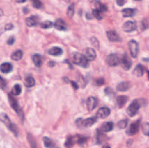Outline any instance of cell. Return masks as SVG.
Instances as JSON below:
<instances>
[{
	"mask_svg": "<svg viewBox=\"0 0 149 148\" xmlns=\"http://www.w3.org/2000/svg\"><path fill=\"white\" fill-rule=\"evenodd\" d=\"M23 11L24 12V13H27L28 12V10H27V8H24L23 10Z\"/></svg>",
	"mask_w": 149,
	"mask_h": 148,
	"instance_id": "obj_53",
	"label": "cell"
},
{
	"mask_svg": "<svg viewBox=\"0 0 149 148\" xmlns=\"http://www.w3.org/2000/svg\"><path fill=\"white\" fill-rule=\"evenodd\" d=\"M142 131L144 135L149 136V123L146 122L142 126Z\"/></svg>",
	"mask_w": 149,
	"mask_h": 148,
	"instance_id": "obj_37",
	"label": "cell"
},
{
	"mask_svg": "<svg viewBox=\"0 0 149 148\" xmlns=\"http://www.w3.org/2000/svg\"><path fill=\"white\" fill-rule=\"evenodd\" d=\"M75 143H77L76 136H70L67 138L66 141H65V147L66 148H71Z\"/></svg>",
	"mask_w": 149,
	"mask_h": 148,
	"instance_id": "obj_23",
	"label": "cell"
},
{
	"mask_svg": "<svg viewBox=\"0 0 149 148\" xmlns=\"http://www.w3.org/2000/svg\"><path fill=\"white\" fill-rule=\"evenodd\" d=\"M149 27V20L148 19H143L141 22V29L142 30H145L148 29Z\"/></svg>",
	"mask_w": 149,
	"mask_h": 148,
	"instance_id": "obj_38",
	"label": "cell"
},
{
	"mask_svg": "<svg viewBox=\"0 0 149 148\" xmlns=\"http://www.w3.org/2000/svg\"><path fill=\"white\" fill-rule=\"evenodd\" d=\"M140 107H141V104H140L138 100H134V101H132V103L128 106L127 109V113L128 115L130 116V117H133V116H135V115L138 113Z\"/></svg>",
	"mask_w": 149,
	"mask_h": 148,
	"instance_id": "obj_4",
	"label": "cell"
},
{
	"mask_svg": "<svg viewBox=\"0 0 149 148\" xmlns=\"http://www.w3.org/2000/svg\"><path fill=\"white\" fill-rule=\"evenodd\" d=\"M121 63H122V66L125 71H128L130 69L131 66H132V61L130 59L129 57L127 56V54H124L122 56V60H121Z\"/></svg>",
	"mask_w": 149,
	"mask_h": 148,
	"instance_id": "obj_11",
	"label": "cell"
},
{
	"mask_svg": "<svg viewBox=\"0 0 149 148\" xmlns=\"http://www.w3.org/2000/svg\"><path fill=\"white\" fill-rule=\"evenodd\" d=\"M32 60H33V64L37 68H40L43 63V58L39 54H35L32 57Z\"/></svg>",
	"mask_w": 149,
	"mask_h": 148,
	"instance_id": "obj_17",
	"label": "cell"
},
{
	"mask_svg": "<svg viewBox=\"0 0 149 148\" xmlns=\"http://www.w3.org/2000/svg\"><path fill=\"white\" fill-rule=\"evenodd\" d=\"M27 138H28V141H29V144L31 145V148H37L36 142V141H35V139H33V136H32V135L30 134V133H28Z\"/></svg>",
	"mask_w": 149,
	"mask_h": 148,
	"instance_id": "obj_33",
	"label": "cell"
},
{
	"mask_svg": "<svg viewBox=\"0 0 149 148\" xmlns=\"http://www.w3.org/2000/svg\"><path fill=\"white\" fill-rule=\"evenodd\" d=\"M76 139H77V143L79 145H83L87 141L88 138L87 136H81V135H76Z\"/></svg>",
	"mask_w": 149,
	"mask_h": 148,
	"instance_id": "obj_32",
	"label": "cell"
},
{
	"mask_svg": "<svg viewBox=\"0 0 149 148\" xmlns=\"http://www.w3.org/2000/svg\"><path fill=\"white\" fill-rule=\"evenodd\" d=\"M137 29V24L134 21H127L122 26V30L127 33H130V32L134 31Z\"/></svg>",
	"mask_w": 149,
	"mask_h": 148,
	"instance_id": "obj_8",
	"label": "cell"
},
{
	"mask_svg": "<svg viewBox=\"0 0 149 148\" xmlns=\"http://www.w3.org/2000/svg\"><path fill=\"white\" fill-rule=\"evenodd\" d=\"M47 53L52 56H60L63 54V49L58 46H54L47 51Z\"/></svg>",
	"mask_w": 149,
	"mask_h": 148,
	"instance_id": "obj_19",
	"label": "cell"
},
{
	"mask_svg": "<svg viewBox=\"0 0 149 148\" xmlns=\"http://www.w3.org/2000/svg\"><path fill=\"white\" fill-rule=\"evenodd\" d=\"M55 65V62H53V61H50V62L48 63V65H49V67H54Z\"/></svg>",
	"mask_w": 149,
	"mask_h": 148,
	"instance_id": "obj_50",
	"label": "cell"
},
{
	"mask_svg": "<svg viewBox=\"0 0 149 148\" xmlns=\"http://www.w3.org/2000/svg\"><path fill=\"white\" fill-rule=\"evenodd\" d=\"M73 62L74 64L82 67L84 68H87L89 66V62L87 58L84 55H81L78 52H74L72 55Z\"/></svg>",
	"mask_w": 149,
	"mask_h": 148,
	"instance_id": "obj_1",
	"label": "cell"
},
{
	"mask_svg": "<svg viewBox=\"0 0 149 148\" xmlns=\"http://www.w3.org/2000/svg\"><path fill=\"white\" fill-rule=\"evenodd\" d=\"M39 20V19L37 16L32 15L26 19V24L29 27H33V26H37Z\"/></svg>",
	"mask_w": 149,
	"mask_h": 148,
	"instance_id": "obj_13",
	"label": "cell"
},
{
	"mask_svg": "<svg viewBox=\"0 0 149 148\" xmlns=\"http://www.w3.org/2000/svg\"><path fill=\"white\" fill-rule=\"evenodd\" d=\"M55 28L58 30H66V24L64 22L63 20H62L61 18L56 19L55 22Z\"/></svg>",
	"mask_w": 149,
	"mask_h": 148,
	"instance_id": "obj_16",
	"label": "cell"
},
{
	"mask_svg": "<svg viewBox=\"0 0 149 148\" xmlns=\"http://www.w3.org/2000/svg\"><path fill=\"white\" fill-rule=\"evenodd\" d=\"M135 10L132 8H125L122 10V14L124 17H131L135 15Z\"/></svg>",
	"mask_w": 149,
	"mask_h": 148,
	"instance_id": "obj_26",
	"label": "cell"
},
{
	"mask_svg": "<svg viewBox=\"0 0 149 148\" xmlns=\"http://www.w3.org/2000/svg\"><path fill=\"white\" fill-rule=\"evenodd\" d=\"M140 124H141V120H137L136 121L132 123L126 131V133L129 136H133V135L136 134L138 131H139L140 129Z\"/></svg>",
	"mask_w": 149,
	"mask_h": 148,
	"instance_id": "obj_7",
	"label": "cell"
},
{
	"mask_svg": "<svg viewBox=\"0 0 149 148\" xmlns=\"http://www.w3.org/2000/svg\"><path fill=\"white\" fill-rule=\"evenodd\" d=\"M86 16H87V18H88V19H92V17H90V14H87V15H86Z\"/></svg>",
	"mask_w": 149,
	"mask_h": 148,
	"instance_id": "obj_52",
	"label": "cell"
},
{
	"mask_svg": "<svg viewBox=\"0 0 149 148\" xmlns=\"http://www.w3.org/2000/svg\"><path fill=\"white\" fill-rule=\"evenodd\" d=\"M8 100L9 102H10V106L12 107V108L15 110L16 113L18 115L19 117L21 118V120H23L24 118V115H23V112L22 110L21 107L19 105L18 102H17V100L11 95V94H8Z\"/></svg>",
	"mask_w": 149,
	"mask_h": 148,
	"instance_id": "obj_3",
	"label": "cell"
},
{
	"mask_svg": "<svg viewBox=\"0 0 149 148\" xmlns=\"http://www.w3.org/2000/svg\"><path fill=\"white\" fill-rule=\"evenodd\" d=\"M95 6L96 7V10H100L101 12H106L108 10V7L105 4H102L100 1H97L95 3Z\"/></svg>",
	"mask_w": 149,
	"mask_h": 148,
	"instance_id": "obj_31",
	"label": "cell"
},
{
	"mask_svg": "<svg viewBox=\"0 0 149 148\" xmlns=\"http://www.w3.org/2000/svg\"><path fill=\"white\" fill-rule=\"evenodd\" d=\"M105 139H106V136L103 134V132L101 130H97V133H96L95 136V140L97 144H102L104 142Z\"/></svg>",
	"mask_w": 149,
	"mask_h": 148,
	"instance_id": "obj_25",
	"label": "cell"
},
{
	"mask_svg": "<svg viewBox=\"0 0 149 148\" xmlns=\"http://www.w3.org/2000/svg\"><path fill=\"white\" fill-rule=\"evenodd\" d=\"M97 105V100L95 97H88L87 100V107L89 111H93Z\"/></svg>",
	"mask_w": 149,
	"mask_h": 148,
	"instance_id": "obj_12",
	"label": "cell"
},
{
	"mask_svg": "<svg viewBox=\"0 0 149 148\" xmlns=\"http://www.w3.org/2000/svg\"><path fill=\"white\" fill-rule=\"evenodd\" d=\"M135 1H141V0H135Z\"/></svg>",
	"mask_w": 149,
	"mask_h": 148,
	"instance_id": "obj_56",
	"label": "cell"
},
{
	"mask_svg": "<svg viewBox=\"0 0 149 148\" xmlns=\"http://www.w3.org/2000/svg\"><path fill=\"white\" fill-rule=\"evenodd\" d=\"M22 91V88L20 84H15V85L13 86V89L11 91V94L14 96H17L21 93Z\"/></svg>",
	"mask_w": 149,
	"mask_h": 148,
	"instance_id": "obj_29",
	"label": "cell"
},
{
	"mask_svg": "<svg viewBox=\"0 0 149 148\" xmlns=\"http://www.w3.org/2000/svg\"><path fill=\"white\" fill-rule=\"evenodd\" d=\"M23 55V52H22L20 49H18V50H16L15 52H13V53L11 55V57H11V59H13V60L18 61L22 59Z\"/></svg>",
	"mask_w": 149,
	"mask_h": 148,
	"instance_id": "obj_27",
	"label": "cell"
},
{
	"mask_svg": "<svg viewBox=\"0 0 149 148\" xmlns=\"http://www.w3.org/2000/svg\"><path fill=\"white\" fill-rule=\"evenodd\" d=\"M52 26H53V23L49 20H45L40 24V27L43 29H49L52 28Z\"/></svg>",
	"mask_w": 149,
	"mask_h": 148,
	"instance_id": "obj_34",
	"label": "cell"
},
{
	"mask_svg": "<svg viewBox=\"0 0 149 148\" xmlns=\"http://www.w3.org/2000/svg\"><path fill=\"white\" fill-rule=\"evenodd\" d=\"M15 1L18 4H22V3H24L26 2V0H15Z\"/></svg>",
	"mask_w": 149,
	"mask_h": 148,
	"instance_id": "obj_51",
	"label": "cell"
},
{
	"mask_svg": "<svg viewBox=\"0 0 149 148\" xmlns=\"http://www.w3.org/2000/svg\"><path fill=\"white\" fill-rule=\"evenodd\" d=\"M147 73H148V79H149V71H147Z\"/></svg>",
	"mask_w": 149,
	"mask_h": 148,
	"instance_id": "obj_55",
	"label": "cell"
},
{
	"mask_svg": "<svg viewBox=\"0 0 149 148\" xmlns=\"http://www.w3.org/2000/svg\"><path fill=\"white\" fill-rule=\"evenodd\" d=\"M70 83H71V85H72L73 88H74V89H79V86H78V84H77V83L75 82V81H70Z\"/></svg>",
	"mask_w": 149,
	"mask_h": 148,
	"instance_id": "obj_47",
	"label": "cell"
},
{
	"mask_svg": "<svg viewBox=\"0 0 149 148\" xmlns=\"http://www.w3.org/2000/svg\"><path fill=\"white\" fill-rule=\"evenodd\" d=\"M108 39L111 42H120L122 41L120 36H119L117 33L114 30H109L106 33Z\"/></svg>",
	"mask_w": 149,
	"mask_h": 148,
	"instance_id": "obj_10",
	"label": "cell"
},
{
	"mask_svg": "<svg viewBox=\"0 0 149 148\" xmlns=\"http://www.w3.org/2000/svg\"><path fill=\"white\" fill-rule=\"evenodd\" d=\"M127 101H128V97L125 95L119 96V97L116 98V104H117V106L119 107V108H122V107H124Z\"/></svg>",
	"mask_w": 149,
	"mask_h": 148,
	"instance_id": "obj_20",
	"label": "cell"
},
{
	"mask_svg": "<svg viewBox=\"0 0 149 148\" xmlns=\"http://www.w3.org/2000/svg\"><path fill=\"white\" fill-rule=\"evenodd\" d=\"M0 70L3 73H9L13 70V65L10 62H4L1 65Z\"/></svg>",
	"mask_w": 149,
	"mask_h": 148,
	"instance_id": "obj_21",
	"label": "cell"
},
{
	"mask_svg": "<svg viewBox=\"0 0 149 148\" xmlns=\"http://www.w3.org/2000/svg\"><path fill=\"white\" fill-rule=\"evenodd\" d=\"M90 42H91L92 44L95 46V48H99V45H100V43H99V41L97 40V38L95 37H92L90 39Z\"/></svg>",
	"mask_w": 149,
	"mask_h": 148,
	"instance_id": "obj_41",
	"label": "cell"
},
{
	"mask_svg": "<svg viewBox=\"0 0 149 148\" xmlns=\"http://www.w3.org/2000/svg\"><path fill=\"white\" fill-rule=\"evenodd\" d=\"M74 12H75V10H74V4H71L68 6V10H67V15L69 17H73Z\"/></svg>",
	"mask_w": 149,
	"mask_h": 148,
	"instance_id": "obj_36",
	"label": "cell"
},
{
	"mask_svg": "<svg viewBox=\"0 0 149 148\" xmlns=\"http://www.w3.org/2000/svg\"><path fill=\"white\" fill-rule=\"evenodd\" d=\"M14 42H15V38L13 37V36H12V37L9 38L7 43L8 45H13V44H14Z\"/></svg>",
	"mask_w": 149,
	"mask_h": 148,
	"instance_id": "obj_45",
	"label": "cell"
},
{
	"mask_svg": "<svg viewBox=\"0 0 149 148\" xmlns=\"http://www.w3.org/2000/svg\"><path fill=\"white\" fill-rule=\"evenodd\" d=\"M104 92H105V94L108 96H110V95H111V94H114L113 89H112L111 88H110V87H106V88L104 89Z\"/></svg>",
	"mask_w": 149,
	"mask_h": 148,
	"instance_id": "obj_43",
	"label": "cell"
},
{
	"mask_svg": "<svg viewBox=\"0 0 149 148\" xmlns=\"http://www.w3.org/2000/svg\"><path fill=\"white\" fill-rule=\"evenodd\" d=\"M103 148H111V147L109 146V145H105Z\"/></svg>",
	"mask_w": 149,
	"mask_h": 148,
	"instance_id": "obj_54",
	"label": "cell"
},
{
	"mask_svg": "<svg viewBox=\"0 0 149 148\" xmlns=\"http://www.w3.org/2000/svg\"><path fill=\"white\" fill-rule=\"evenodd\" d=\"M1 120L4 125L7 127V129L13 133L15 136H18V132H17V129L15 124L11 123L8 115L5 113H1Z\"/></svg>",
	"mask_w": 149,
	"mask_h": 148,
	"instance_id": "obj_2",
	"label": "cell"
},
{
	"mask_svg": "<svg viewBox=\"0 0 149 148\" xmlns=\"http://www.w3.org/2000/svg\"><path fill=\"white\" fill-rule=\"evenodd\" d=\"M111 113L110 109L108 107H102L99 108V110L97 112V117L99 118L105 119L107 117H109Z\"/></svg>",
	"mask_w": 149,
	"mask_h": 148,
	"instance_id": "obj_9",
	"label": "cell"
},
{
	"mask_svg": "<svg viewBox=\"0 0 149 148\" xmlns=\"http://www.w3.org/2000/svg\"><path fill=\"white\" fill-rule=\"evenodd\" d=\"M65 62V63H67L68 64V65H69V68H71V69H73V66H72V65H71V63H70V62L68 60V59H65V60H64V62Z\"/></svg>",
	"mask_w": 149,
	"mask_h": 148,
	"instance_id": "obj_49",
	"label": "cell"
},
{
	"mask_svg": "<svg viewBox=\"0 0 149 148\" xmlns=\"http://www.w3.org/2000/svg\"><path fill=\"white\" fill-rule=\"evenodd\" d=\"M0 86H1V89H4L5 87L7 86V83H6L5 80L1 77V83H0Z\"/></svg>",
	"mask_w": 149,
	"mask_h": 148,
	"instance_id": "obj_44",
	"label": "cell"
},
{
	"mask_svg": "<svg viewBox=\"0 0 149 148\" xmlns=\"http://www.w3.org/2000/svg\"><path fill=\"white\" fill-rule=\"evenodd\" d=\"M84 53H85V57L87 58V59L90 61L94 60L96 58V56H97L95 51L93 48H87L85 49Z\"/></svg>",
	"mask_w": 149,
	"mask_h": 148,
	"instance_id": "obj_15",
	"label": "cell"
},
{
	"mask_svg": "<svg viewBox=\"0 0 149 148\" xmlns=\"http://www.w3.org/2000/svg\"><path fill=\"white\" fill-rule=\"evenodd\" d=\"M128 46H129L131 56L133 58H136L139 52V46H138V42L135 40H130L128 42Z\"/></svg>",
	"mask_w": 149,
	"mask_h": 148,
	"instance_id": "obj_5",
	"label": "cell"
},
{
	"mask_svg": "<svg viewBox=\"0 0 149 148\" xmlns=\"http://www.w3.org/2000/svg\"><path fill=\"white\" fill-rule=\"evenodd\" d=\"M24 84L26 87H33L35 85V80L33 77L28 76L25 78Z\"/></svg>",
	"mask_w": 149,
	"mask_h": 148,
	"instance_id": "obj_28",
	"label": "cell"
},
{
	"mask_svg": "<svg viewBox=\"0 0 149 148\" xmlns=\"http://www.w3.org/2000/svg\"><path fill=\"white\" fill-rule=\"evenodd\" d=\"M130 88V84L129 82H127V81H123V82L119 83L117 85V86H116L117 91H123V92L127 91Z\"/></svg>",
	"mask_w": 149,
	"mask_h": 148,
	"instance_id": "obj_18",
	"label": "cell"
},
{
	"mask_svg": "<svg viewBox=\"0 0 149 148\" xmlns=\"http://www.w3.org/2000/svg\"><path fill=\"white\" fill-rule=\"evenodd\" d=\"M97 120V117H91L89 118L84 119V120H81V126H84V127H90L91 126H93V124L96 123Z\"/></svg>",
	"mask_w": 149,
	"mask_h": 148,
	"instance_id": "obj_14",
	"label": "cell"
},
{
	"mask_svg": "<svg viewBox=\"0 0 149 148\" xmlns=\"http://www.w3.org/2000/svg\"><path fill=\"white\" fill-rule=\"evenodd\" d=\"M125 2H126L125 0H116V4L119 6H120V7L123 6L125 4Z\"/></svg>",
	"mask_w": 149,
	"mask_h": 148,
	"instance_id": "obj_48",
	"label": "cell"
},
{
	"mask_svg": "<svg viewBox=\"0 0 149 148\" xmlns=\"http://www.w3.org/2000/svg\"><path fill=\"white\" fill-rule=\"evenodd\" d=\"M92 13H93V15L94 16L96 19H97V20H100L103 18V13H102V12L100 11V10H93V12Z\"/></svg>",
	"mask_w": 149,
	"mask_h": 148,
	"instance_id": "obj_35",
	"label": "cell"
},
{
	"mask_svg": "<svg viewBox=\"0 0 149 148\" xmlns=\"http://www.w3.org/2000/svg\"><path fill=\"white\" fill-rule=\"evenodd\" d=\"M105 82H106V81H105L104 78H97V79L95 80V85L99 86H100L103 85V84H105Z\"/></svg>",
	"mask_w": 149,
	"mask_h": 148,
	"instance_id": "obj_42",
	"label": "cell"
},
{
	"mask_svg": "<svg viewBox=\"0 0 149 148\" xmlns=\"http://www.w3.org/2000/svg\"><path fill=\"white\" fill-rule=\"evenodd\" d=\"M43 142H44V145H45V147L47 148H52L54 146H55L54 142H52L49 138L47 137V136H45V137L43 138Z\"/></svg>",
	"mask_w": 149,
	"mask_h": 148,
	"instance_id": "obj_30",
	"label": "cell"
},
{
	"mask_svg": "<svg viewBox=\"0 0 149 148\" xmlns=\"http://www.w3.org/2000/svg\"><path fill=\"white\" fill-rule=\"evenodd\" d=\"M133 74L137 77H141L144 74V67L142 65L139 64L135 68L133 71Z\"/></svg>",
	"mask_w": 149,
	"mask_h": 148,
	"instance_id": "obj_24",
	"label": "cell"
},
{
	"mask_svg": "<svg viewBox=\"0 0 149 148\" xmlns=\"http://www.w3.org/2000/svg\"><path fill=\"white\" fill-rule=\"evenodd\" d=\"M113 126H114V124H113V122H106L102 125L100 130L103 132H109L113 130Z\"/></svg>",
	"mask_w": 149,
	"mask_h": 148,
	"instance_id": "obj_22",
	"label": "cell"
},
{
	"mask_svg": "<svg viewBox=\"0 0 149 148\" xmlns=\"http://www.w3.org/2000/svg\"><path fill=\"white\" fill-rule=\"evenodd\" d=\"M32 3V5L34 8L36 9H41L42 8L43 5H42V3L40 0H31Z\"/></svg>",
	"mask_w": 149,
	"mask_h": 148,
	"instance_id": "obj_40",
	"label": "cell"
},
{
	"mask_svg": "<svg viewBox=\"0 0 149 148\" xmlns=\"http://www.w3.org/2000/svg\"><path fill=\"white\" fill-rule=\"evenodd\" d=\"M13 29V25L12 23H8L5 26V30H10Z\"/></svg>",
	"mask_w": 149,
	"mask_h": 148,
	"instance_id": "obj_46",
	"label": "cell"
},
{
	"mask_svg": "<svg viewBox=\"0 0 149 148\" xmlns=\"http://www.w3.org/2000/svg\"><path fill=\"white\" fill-rule=\"evenodd\" d=\"M128 124V120L127 119H123V120H121L118 122V127L121 129H125V128L127 126Z\"/></svg>",
	"mask_w": 149,
	"mask_h": 148,
	"instance_id": "obj_39",
	"label": "cell"
},
{
	"mask_svg": "<svg viewBox=\"0 0 149 148\" xmlns=\"http://www.w3.org/2000/svg\"><path fill=\"white\" fill-rule=\"evenodd\" d=\"M106 63L111 67H116L120 63V59L116 54H111L106 57Z\"/></svg>",
	"mask_w": 149,
	"mask_h": 148,
	"instance_id": "obj_6",
	"label": "cell"
}]
</instances>
